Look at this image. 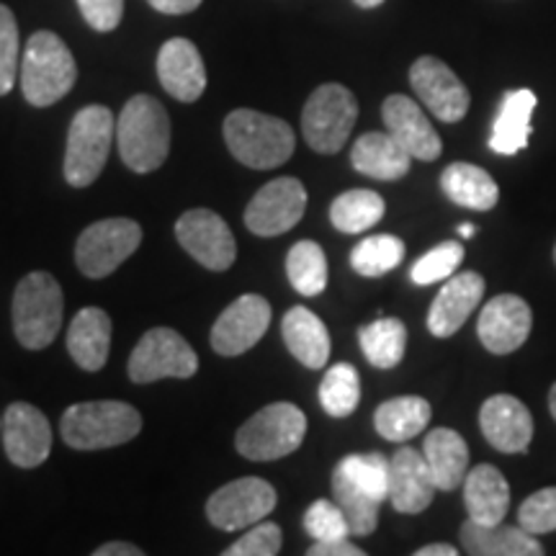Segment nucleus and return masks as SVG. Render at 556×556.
Here are the masks:
<instances>
[{"instance_id": "obj_39", "label": "nucleus", "mask_w": 556, "mask_h": 556, "mask_svg": "<svg viewBox=\"0 0 556 556\" xmlns=\"http://www.w3.org/2000/svg\"><path fill=\"white\" fill-rule=\"evenodd\" d=\"M353 482L364 486L366 492H371L374 497L389 500V458H384L377 451L371 454H351L338 464Z\"/></svg>"}, {"instance_id": "obj_11", "label": "nucleus", "mask_w": 556, "mask_h": 556, "mask_svg": "<svg viewBox=\"0 0 556 556\" xmlns=\"http://www.w3.org/2000/svg\"><path fill=\"white\" fill-rule=\"evenodd\" d=\"M276 507V490L261 477H242L219 486L206 503L208 523L222 531H240V528L261 523Z\"/></svg>"}, {"instance_id": "obj_37", "label": "nucleus", "mask_w": 556, "mask_h": 556, "mask_svg": "<svg viewBox=\"0 0 556 556\" xmlns=\"http://www.w3.org/2000/svg\"><path fill=\"white\" fill-rule=\"evenodd\" d=\"M319 402H323V409L330 417H348L356 413L361 402V377L356 366H330L323 384H319Z\"/></svg>"}, {"instance_id": "obj_45", "label": "nucleus", "mask_w": 556, "mask_h": 556, "mask_svg": "<svg viewBox=\"0 0 556 556\" xmlns=\"http://www.w3.org/2000/svg\"><path fill=\"white\" fill-rule=\"evenodd\" d=\"M309 556H364L366 552L348 539H332V541H315L307 548Z\"/></svg>"}, {"instance_id": "obj_18", "label": "nucleus", "mask_w": 556, "mask_h": 556, "mask_svg": "<svg viewBox=\"0 0 556 556\" xmlns=\"http://www.w3.org/2000/svg\"><path fill=\"white\" fill-rule=\"evenodd\" d=\"M479 428L500 454H526L533 441V417L513 394H495L479 409Z\"/></svg>"}, {"instance_id": "obj_46", "label": "nucleus", "mask_w": 556, "mask_h": 556, "mask_svg": "<svg viewBox=\"0 0 556 556\" xmlns=\"http://www.w3.org/2000/svg\"><path fill=\"white\" fill-rule=\"evenodd\" d=\"M148 3L160 13H168V16H184V13L197 11L201 0H148Z\"/></svg>"}, {"instance_id": "obj_31", "label": "nucleus", "mask_w": 556, "mask_h": 556, "mask_svg": "<svg viewBox=\"0 0 556 556\" xmlns=\"http://www.w3.org/2000/svg\"><path fill=\"white\" fill-rule=\"evenodd\" d=\"M430 417H433L430 402L407 394V397H394L379 405L377 415H374V426L384 441L405 443L428 428Z\"/></svg>"}, {"instance_id": "obj_24", "label": "nucleus", "mask_w": 556, "mask_h": 556, "mask_svg": "<svg viewBox=\"0 0 556 556\" xmlns=\"http://www.w3.org/2000/svg\"><path fill=\"white\" fill-rule=\"evenodd\" d=\"M462 546L469 556H544L536 533L523 526H482L467 520L462 526Z\"/></svg>"}, {"instance_id": "obj_32", "label": "nucleus", "mask_w": 556, "mask_h": 556, "mask_svg": "<svg viewBox=\"0 0 556 556\" xmlns=\"http://www.w3.org/2000/svg\"><path fill=\"white\" fill-rule=\"evenodd\" d=\"M332 497L343 510V516L351 526V536H371L379 526V507L384 505L371 492L353 482L343 469L336 467L332 471Z\"/></svg>"}, {"instance_id": "obj_8", "label": "nucleus", "mask_w": 556, "mask_h": 556, "mask_svg": "<svg viewBox=\"0 0 556 556\" xmlns=\"http://www.w3.org/2000/svg\"><path fill=\"white\" fill-rule=\"evenodd\" d=\"M358 119V101L340 83L315 88L302 111V135L319 155H336L351 137Z\"/></svg>"}, {"instance_id": "obj_10", "label": "nucleus", "mask_w": 556, "mask_h": 556, "mask_svg": "<svg viewBox=\"0 0 556 556\" xmlns=\"http://www.w3.org/2000/svg\"><path fill=\"white\" fill-rule=\"evenodd\" d=\"M199 358L193 348L170 328L144 332L129 356V379L135 384H152L160 379H189L197 374Z\"/></svg>"}, {"instance_id": "obj_34", "label": "nucleus", "mask_w": 556, "mask_h": 556, "mask_svg": "<svg viewBox=\"0 0 556 556\" xmlns=\"http://www.w3.org/2000/svg\"><path fill=\"white\" fill-rule=\"evenodd\" d=\"M387 204L377 191L353 189L340 193L330 206V222L338 232L343 235H361L374 225H379L384 217Z\"/></svg>"}, {"instance_id": "obj_28", "label": "nucleus", "mask_w": 556, "mask_h": 556, "mask_svg": "<svg viewBox=\"0 0 556 556\" xmlns=\"http://www.w3.org/2000/svg\"><path fill=\"white\" fill-rule=\"evenodd\" d=\"M536 93L528 88L507 90L503 103H500L497 119L492 124L490 148L497 155H516L528 148L531 139V116L536 109Z\"/></svg>"}, {"instance_id": "obj_4", "label": "nucleus", "mask_w": 556, "mask_h": 556, "mask_svg": "<svg viewBox=\"0 0 556 556\" xmlns=\"http://www.w3.org/2000/svg\"><path fill=\"white\" fill-rule=\"evenodd\" d=\"M18 75L24 99L31 106L47 109L70 93V88L78 80V65L58 34L37 31L26 41Z\"/></svg>"}, {"instance_id": "obj_51", "label": "nucleus", "mask_w": 556, "mask_h": 556, "mask_svg": "<svg viewBox=\"0 0 556 556\" xmlns=\"http://www.w3.org/2000/svg\"><path fill=\"white\" fill-rule=\"evenodd\" d=\"M477 232V227L475 225H462L458 227V235H462V238H471V235Z\"/></svg>"}, {"instance_id": "obj_25", "label": "nucleus", "mask_w": 556, "mask_h": 556, "mask_svg": "<svg viewBox=\"0 0 556 556\" xmlns=\"http://www.w3.org/2000/svg\"><path fill=\"white\" fill-rule=\"evenodd\" d=\"M351 163L361 176L397 180L409 173L413 155L389 131H366L353 144Z\"/></svg>"}, {"instance_id": "obj_22", "label": "nucleus", "mask_w": 556, "mask_h": 556, "mask_svg": "<svg viewBox=\"0 0 556 556\" xmlns=\"http://www.w3.org/2000/svg\"><path fill=\"white\" fill-rule=\"evenodd\" d=\"M435 490L438 486L420 451L405 446L389 458V503L394 510L407 516L422 513L433 503Z\"/></svg>"}, {"instance_id": "obj_53", "label": "nucleus", "mask_w": 556, "mask_h": 556, "mask_svg": "<svg viewBox=\"0 0 556 556\" xmlns=\"http://www.w3.org/2000/svg\"><path fill=\"white\" fill-rule=\"evenodd\" d=\"M554 263H556V245H554Z\"/></svg>"}, {"instance_id": "obj_23", "label": "nucleus", "mask_w": 556, "mask_h": 556, "mask_svg": "<svg viewBox=\"0 0 556 556\" xmlns=\"http://www.w3.org/2000/svg\"><path fill=\"white\" fill-rule=\"evenodd\" d=\"M464 505L469 520L482 526L503 523L510 507V486L503 471L492 464H479L464 479Z\"/></svg>"}, {"instance_id": "obj_40", "label": "nucleus", "mask_w": 556, "mask_h": 556, "mask_svg": "<svg viewBox=\"0 0 556 556\" xmlns=\"http://www.w3.org/2000/svg\"><path fill=\"white\" fill-rule=\"evenodd\" d=\"M304 531L315 541H332V539H348L351 536V526L340 510L336 500H317L304 513Z\"/></svg>"}, {"instance_id": "obj_7", "label": "nucleus", "mask_w": 556, "mask_h": 556, "mask_svg": "<svg viewBox=\"0 0 556 556\" xmlns=\"http://www.w3.org/2000/svg\"><path fill=\"white\" fill-rule=\"evenodd\" d=\"M114 114L106 106H86L75 114L67 131L65 180L75 189H86L101 176L114 142Z\"/></svg>"}, {"instance_id": "obj_35", "label": "nucleus", "mask_w": 556, "mask_h": 556, "mask_svg": "<svg viewBox=\"0 0 556 556\" xmlns=\"http://www.w3.org/2000/svg\"><path fill=\"white\" fill-rule=\"evenodd\" d=\"M287 276L302 296H319L328 289V258L312 240L296 242L287 255Z\"/></svg>"}, {"instance_id": "obj_38", "label": "nucleus", "mask_w": 556, "mask_h": 556, "mask_svg": "<svg viewBox=\"0 0 556 556\" xmlns=\"http://www.w3.org/2000/svg\"><path fill=\"white\" fill-rule=\"evenodd\" d=\"M464 261V245L458 240H446L433 250H428L422 258L415 261V266L409 268V278L417 287H428V283L443 281L456 274V268Z\"/></svg>"}, {"instance_id": "obj_47", "label": "nucleus", "mask_w": 556, "mask_h": 556, "mask_svg": "<svg viewBox=\"0 0 556 556\" xmlns=\"http://www.w3.org/2000/svg\"><path fill=\"white\" fill-rule=\"evenodd\" d=\"M144 552L135 544H124V541H111L93 552V556H142Z\"/></svg>"}, {"instance_id": "obj_13", "label": "nucleus", "mask_w": 556, "mask_h": 556, "mask_svg": "<svg viewBox=\"0 0 556 556\" xmlns=\"http://www.w3.org/2000/svg\"><path fill=\"white\" fill-rule=\"evenodd\" d=\"M176 238L186 253L208 270H227L238 258L232 229L212 208H189L176 222Z\"/></svg>"}, {"instance_id": "obj_27", "label": "nucleus", "mask_w": 556, "mask_h": 556, "mask_svg": "<svg viewBox=\"0 0 556 556\" xmlns=\"http://www.w3.org/2000/svg\"><path fill=\"white\" fill-rule=\"evenodd\" d=\"M422 456H426L435 486L443 492L456 490L469 475V446L451 428L430 430L422 443Z\"/></svg>"}, {"instance_id": "obj_43", "label": "nucleus", "mask_w": 556, "mask_h": 556, "mask_svg": "<svg viewBox=\"0 0 556 556\" xmlns=\"http://www.w3.org/2000/svg\"><path fill=\"white\" fill-rule=\"evenodd\" d=\"M283 536L281 528L276 523H255L240 541H235L232 546L227 548L225 556H276L281 552Z\"/></svg>"}, {"instance_id": "obj_3", "label": "nucleus", "mask_w": 556, "mask_h": 556, "mask_svg": "<svg viewBox=\"0 0 556 556\" xmlns=\"http://www.w3.org/2000/svg\"><path fill=\"white\" fill-rule=\"evenodd\" d=\"M142 430V415L127 402L96 400L65 409L60 420L62 441L70 448L99 451L129 443Z\"/></svg>"}, {"instance_id": "obj_29", "label": "nucleus", "mask_w": 556, "mask_h": 556, "mask_svg": "<svg viewBox=\"0 0 556 556\" xmlns=\"http://www.w3.org/2000/svg\"><path fill=\"white\" fill-rule=\"evenodd\" d=\"M281 336L289 353L307 368H323L330 358V332L315 312L307 307H291L283 315Z\"/></svg>"}, {"instance_id": "obj_44", "label": "nucleus", "mask_w": 556, "mask_h": 556, "mask_svg": "<svg viewBox=\"0 0 556 556\" xmlns=\"http://www.w3.org/2000/svg\"><path fill=\"white\" fill-rule=\"evenodd\" d=\"M86 24L96 31H114L122 24L124 0H78Z\"/></svg>"}, {"instance_id": "obj_48", "label": "nucleus", "mask_w": 556, "mask_h": 556, "mask_svg": "<svg viewBox=\"0 0 556 556\" xmlns=\"http://www.w3.org/2000/svg\"><path fill=\"white\" fill-rule=\"evenodd\" d=\"M456 554H458V548L451 544H430V546H422L415 552V556H456Z\"/></svg>"}, {"instance_id": "obj_49", "label": "nucleus", "mask_w": 556, "mask_h": 556, "mask_svg": "<svg viewBox=\"0 0 556 556\" xmlns=\"http://www.w3.org/2000/svg\"><path fill=\"white\" fill-rule=\"evenodd\" d=\"M353 3H356L358 9H379V5L384 3V0H353Z\"/></svg>"}, {"instance_id": "obj_20", "label": "nucleus", "mask_w": 556, "mask_h": 556, "mask_svg": "<svg viewBox=\"0 0 556 556\" xmlns=\"http://www.w3.org/2000/svg\"><path fill=\"white\" fill-rule=\"evenodd\" d=\"M484 296V278L477 270L454 274L438 291L428 312V330L435 338H451L464 328Z\"/></svg>"}, {"instance_id": "obj_6", "label": "nucleus", "mask_w": 556, "mask_h": 556, "mask_svg": "<svg viewBox=\"0 0 556 556\" xmlns=\"http://www.w3.org/2000/svg\"><path fill=\"white\" fill-rule=\"evenodd\" d=\"M307 435V415L291 402L263 407L238 430L235 446L250 462H276L302 446Z\"/></svg>"}, {"instance_id": "obj_12", "label": "nucleus", "mask_w": 556, "mask_h": 556, "mask_svg": "<svg viewBox=\"0 0 556 556\" xmlns=\"http://www.w3.org/2000/svg\"><path fill=\"white\" fill-rule=\"evenodd\" d=\"M307 212V189L296 178H276L250 199L245 227L258 238H276L289 232Z\"/></svg>"}, {"instance_id": "obj_9", "label": "nucleus", "mask_w": 556, "mask_h": 556, "mask_svg": "<svg viewBox=\"0 0 556 556\" xmlns=\"http://www.w3.org/2000/svg\"><path fill=\"white\" fill-rule=\"evenodd\" d=\"M142 242V227L135 219L111 217L83 229L75 245V263L88 278H106L131 258Z\"/></svg>"}, {"instance_id": "obj_36", "label": "nucleus", "mask_w": 556, "mask_h": 556, "mask_svg": "<svg viewBox=\"0 0 556 556\" xmlns=\"http://www.w3.org/2000/svg\"><path fill=\"white\" fill-rule=\"evenodd\" d=\"M405 258V242L394 235H371L353 248L351 266L358 276L379 278L394 270Z\"/></svg>"}, {"instance_id": "obj_33", "label": "nucleus", "mask_w": 556, "mask_h": 556, "mask_svg": "<svg viewBox=\"0 0 556 556\" xmlns=\"http://www.w3.org/2000/svg\"><path fill=\"white\" fill-rule=\"evenodd\" d=\"M358 343L368 364L377 368H394L405 358L407 328L397 317H379L358 330Z\"/></svg>"}, {"instance_id": "obj_1", "label": "nucleus", "mask_w": 556, "mask_h": 556, "mask_svg": "<svg viewBox=\"0 0 556 556\" xmlns=\"http://www.w3.org/2000/svg\"><path fill=\"white\" fill-rule=\"evenodd\" d=\"M116 142H119V155L129 170H157L170 152L168 111L152 96L129 99L116 122Z\"/></svg>"}, {"instance_id": "obj_52", "label": "nucleus", "mask_w": 556, "mask_h": 556, "mask_svg": "<svg viewBox=\"0 0 556 556\" xmlns=\"http://www.w3.org/2000/svg\"><path fill=\"white\" fill-rule=\"evenodd\" d=\"M0 433H3V420H0Z\"/></svg>"}, {"instance_id": "obj_50", "label": "nucleus", "mask_w": 556, "mask_h": 556, "mask_svg": "<svg viewBox=\"0 0 556 556\" xmlns=\"http://www.w3.org/2000/svg\"><path fill=\"white\" fill-rule=\"evenodd\" d=\"M548 413H552V417L556 420V381H554L552 392H548Z\"/></svg>"}, {"instance_id": "obj_21", "label": "nucleus", "mask_w": 556, "mask_h": 556, "mask_svg": "<svg viewBox=\"0 0 556 556\" xmlns=\"http://www.w3.org/2000/svg\"><path fill=\"white\" fill-rule=\"evenodd\" d=\"M157 78L173 99L199 101L206 90V67L199 47L184 37L165 41L157 54Z\"/></svg>"}, {"instance_id": "obj_17", "label": "nucleus", "mask_w": 556, "mask_h": 556, "mask_svg": "<svg viewBox=\"0 0 556 556\" xmlns=\"http://www.w3.org/2000/svg\"><path fill=\"white\" fill-rule=\"evenodd\" d=\"M533 328L531 307L516 294H500L484 304L477 319V336L495 356L516 353L526 343Z\"/></svg>"}, {"instance_id": "obj_26", "label": "nucleus", "mask_w": 556, "mask_h": 556, "mask_svg": "<svg viewBox=\"0 0 556 556\" xmlns=\"http://www.w3.org/2000/svg\"><path fill=\"white\" fill-rule=\"evenodd\" d=\"M67 351L83 371H101L111 351V317L99 307L75 315L67 330Z\"/></svg>"}, {"instance_id": "obj_41", "label": "nucleus", "mask_w": 556, "mask_h": 556, "mask_svg": "<svg viewBox=\"0 0 556 556\" xmlns=\"http://www.w3.org/2000/svg\"><path fill=\"white\" fill-rule=\"evenodd\" d=\"M18 70V24L9 5L0 3V96L11 93Z\"/></svg>"}, {"instance_id": "obj_15", "label": "nucleus", "mask_w": 556, "mask_h": 556, "mask_svg": "<svg viewBox=\"0 0 556 556\" xmlns=\"http://www.w3.org/2000/svg\"><path fill=\"white\" fill-rule=\"evenodd\" d=\"M270 317H274V309H270L268 299H263L261 294H245L235 299L217 317V323H214L212 348L219 356H242V353L258 345V340L266 336Z\"/></svg>"}, {"instance_id": "obj_19", "label": "nucleus", "mask_w": 556, "mask_h": 556, "mask_svg": "<svg viewBox=\"0 0 556 556\" xmlns=\"http://www.w3.org/2000/svg\"><path fill=\"white\" fill-rule=\"evenodd\" d=\"M381 119H384L389 135L397 139L413 157L426 160V163H433V160L441 157V137H438L433 124H430L428 116L422 114V109L413 99L400 93L389 96L384 106H381Z\"/></svg>"}, {"instance_id": "obj_14", "label": "nucleus", "mask_w": 556, "mask_h": 556, "mask_svg": "<svg viewBox=\"0 0 556 556\" xmlns=\"http://www.w3.org/2000/svg\"><path fill=\"white\" fill-rule=\"evenodd\" d=\"M409 86L435 119L456 124L469 111V90L446 62L438 58L415 60L409 67Z\"/></svg>"}, {"instance_id": "obj_30", "label": "nucleus", "mask_w": 556, "mask_h": 556, "mask_svg": "<svg viewBox=\"0 0 556 556\" xmlns=\"http://www.w3.org/2000/svg\"><path fill=\"white\" fill-rule=\"evenodd\" d=\"M441 189L454 204L471 212H492L500 201L495 178L475 163H454L441 173Z\"/></svg>"}, {"instance_id": "obj_16", "label": "nucleus", "mask_w": 556, "mask_h": 556, "mask_svg": "<svg viewBox=\"0 0 556 556\" xmlns=\"http://www.w3.org/2000/svg\"><path fill=\"white\" fill-rule=\"evenodd\" d=\"M3 446L16 467H41L52 451V428L47 415L29 402H13L3 415Z\"/></svg>"}, {"instance_id": "obj_42", "label": "nucleus", "mask_w": 556, "mask_h": 556, "mask_svg": "<svg viewBox=\"0 0 556 556\" xmlns=\"http://www.w3.org/2000/svg\"><path fill=\"white\" fill-rule=\"evenodd\" d=\"M518 523L536 536L556 531V486H544L526 497L518 507Z\"/></svg>"}, {"instance_id": "obj_2", "label": "nucleus", "mask_w": 556, "mask_h": 556, "mask_svg": "<svg viewBox=\"0 0 556 556\" xmlns=\"http://www.w3.org/2000/svg\"><path fill=\"white\" fill-rule=\"evenodd\" d=\"M225 142L235 160L255 170L281 168L294 155L296 135L283 119L253 109H235L225 119Z\"/></svg>"}, {"instance_id": "obj_5", "label": "nucleus", "mask_w": 556, "mask_h": 556, "mask_svg": "<svg viewBox=\"0 0 556 556\" xmlns=\"http://www.w3.org/2000/svg\"><path fill=\"white\" fill-rule=\"evenodd\" d=\"M62 312H65V296L58 278L47 270H34L21 278L11 309L18 343L29 351L52 345L62 328Z\"/></svg>"}]
</instances>
